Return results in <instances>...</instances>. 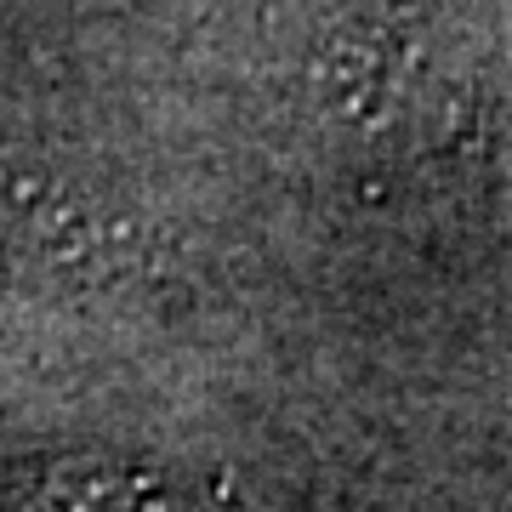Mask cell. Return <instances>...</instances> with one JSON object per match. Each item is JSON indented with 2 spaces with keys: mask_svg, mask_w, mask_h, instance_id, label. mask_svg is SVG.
I'll list each match as a JSON object with an SVG mask.
<instances>
[{
  "mask_svg": "<svg viewBox=\"0 0 512 512\" xmlns=\"http://www.w3.org/2000/svg\"><path fill=\"white\" fill-rule=\"evenodd\" d=\"M274 40L308 109L348 137H404L444 92L433 35L404 0H285Z\"/></svg>",
  "mask_w": 512,
  "mask_h": 512,
  "instance_id": "6da1fadb",
  "label": "cell"
},
{
  "mask_svg": "<svg viewBox=\"0 0 512 512\" xmlns=\"http://www.w3.org/2000/svg\"><path fill=\"white\" fill-rule=\"evenodd\" d=\"M0 512H177L154 473L109 456H40L0 478Z\"/></svg>",
  "mask_w": 512,
  "mask_h": 512,
  "instance_id": "7a4b0ae2",
  "label": "cell"
}]
</instances>
